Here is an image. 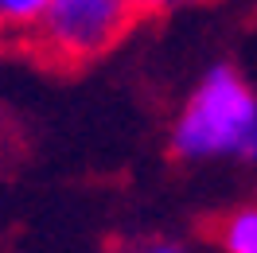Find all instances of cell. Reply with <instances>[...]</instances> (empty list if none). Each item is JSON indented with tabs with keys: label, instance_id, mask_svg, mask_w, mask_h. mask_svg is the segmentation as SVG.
<instances>
[{
	"label": "cell",
	"instance_id": "cell-1",
	"mask_svg": "<svg viewBox=\"0 0 257 253\" xmlns=\"http://www.w3.org/2000/svg\"><path fill=\"white\" fill-rule=\"evenodd\" d=\"M257 129V94L230 63L210 66L172 121V152L191 164L245 160Z\"/></svg>",
	"mask_w": 257,
	"mask_h": 253
},
{
	"label": "cell",
	"instance_id": "cell-4",
	"mask_svg": "<svg viewBox=\"0 0 257 253\" xmlns=\"http://www.w3.org/2000/svg\"><path fill=\"white\" fill-rule=\"evenodd\" d=\"M47 0H0V39H28Z\"/></svg>",
	"mask_w": 257,
	"mask_h": 253
},
{
	"label": "cell",
	"instance_id": "cell-3",
	"mask_svg": "<svg viewBox=\"0 0 257 253\" xmlns=\"http://www.w3.org/2000/svg\"><path fill=\"white\" fill-rule=\"evenodd\" d=\"M214 241L222 253H257V203L226 210L214 226Z\"/></svg>",
	"mask_w": 257,
	"mask_h": 253
},
{
	"label": "cell",
	"instance_id": "cell-6",
	"mask_svg": "<svg viewBox=\"0 0 257 253\" xmlns=\"http://www.w3.org/2000/svg\"><path fill=\"white\" fill-rule=\"evenodd\" d=\"M137 16H164V12H176V8H187V4H199V0H128Z\"/></svg>",
	"mask_w": 257,
	"mask_h": 253
},
{
	"label": "cell",
	"instance_id": "cell-7",
	"mask_svg": "<svg viewBox=\"0 0 257 253\" xmlns=\"http://www.w3.org/2000/svg\"><path fill=\"white\" fill-rule=\"evenodd\" d=\"M245 164H257V129H253V141H249V152H245Z\"/></svg>",
	"mask_w": 257,
	"mask_h": 253
},
{
	"label": "cell",
	"instance_id": "cell-2",
	"mask_svg": "<svg viewBox=\"0 0 257 253\" xmlns=\"http://www.w3.org/2000/svg\"><path fill=\"white\" fill-rule=\"evenodd\" d=\"M137 20L128 0H47L28 32V47L43 63L86 66L117 47Z\"/></svg>",
	"mask_w": 257,
	"mask_h": 253
},
{
	"label": "cell",
	"instance_id": "cell-5",
	"mask_svg": "<svg viewBox=\"0 0 257 253\" xmlns=\"http://www.w3.org/2000/svg\"><path fill=\"white\" fill-rule=\"evenodd\" d=\"M113 253H191V249L183 241H176V237H141V241L117 245Z\"/></svg>",
	"mask_w": 257,
	"mask_h": 253
}]
</instances>
